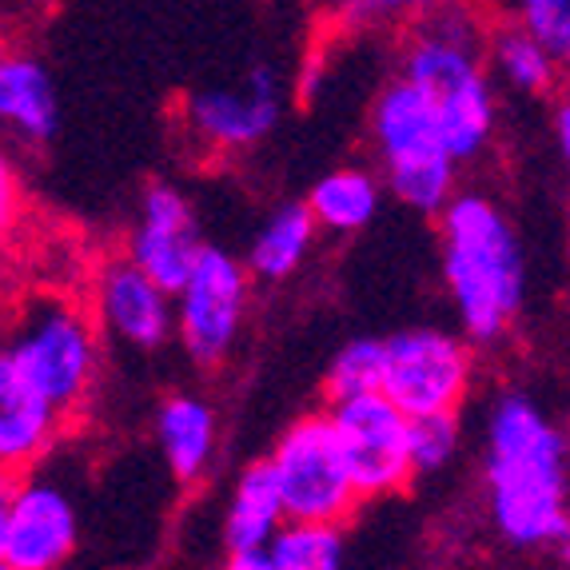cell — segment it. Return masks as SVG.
<instances>
[{"mask_svg":"<svg viewBox=\"0 0 570 570\" xmlns=\"http://www.w3.org/2000/svg\"><path fill=\"white\" fill-rule=\"evenodd\" d=\"M320 236L307 204H284L276 216L267 219L259 236L252 239V252H247L244 267L247 276L264 279V284H284L292 279L304 259L312 256V244Z\"/></svg>","mask_w":570,"mask_h":570,"instance_id":"cell-18","label":"cell"},{"mask_svg":"<svg viewBox=\"0 0 570 570\" xmlns=\"http://www.w3.org/2000/svg\"><path fill=\"white\" fill-rule=\"evenodd\" d=\"M92 320L124 347L156 352L171 340V295L128 256H116L96 272Z\"/></svg>","mask_w":570,"mask_h":570,"instance_id":"cell-12","label":"cell"},{"mask_svg":"<svg viewBox=\"0 0 570 570\" xmlns=\"http://www.w3.org/2000/svg\"><path fill=\"white\" fill-rule=\"evenodd\" d=\"M20 208H24V196H20V180L17 168H12L9 153L0 148V244L17 232L20 224Z\"/></svg>","mask_w":570,"mask_h":570,"instance_id":"cell-26","label":"cell"},{"mask_svg":"<svg viewBox=\"0 0 570 570\" xmlns=\"http://www.w3.org/2000/svg\"><path fill=\"white\" fill-rule=\"evenodd\" d=\"M276 475L284 519H312V523H347L360 507L343 466L340 443L327 423V411L295 419L279 435L276 451L267 455Z\"/></svg>","mask_w":570,"mask_h":570,"instance_id":"cell-7","label":"cell"},{"mask_svg":"<svg viewBox=\"0 0 570 570\" xmlns=\"http://www.w3.org/2000/svg\"><path fill=\"white\" fill-rule=\"evenodd\" d=\"M435 219L443 284L463 340L479 347L503 343L527 304V252L511 216L487 191L455 188Z\"/></svg>","mask_w":570,"mask_h":570,"instance_id":"cell-3","label":"cell"},{"mask_svg":"<svg viewBox=\"0 0 570 570\" xmlns=\"http://www.w3.org/2000/svg\"><path fill=\"white\" fill-rule=\"evenodd\" d=\"M411 24L400 77L428 96L451 160H479L499 128V100L487 72L491 24L475 0H431Z\"/></svg>","mask_w":570,"mask_h":570,"instance_id":"cell-2","label":"cell"},{"mask_svg":"<svg viewBox=\"0 0 570 570\" xmlns=\"http://www.w3.org/2000/svg\"><path fill=\"white\" fill-rule=\"evenodd\" d=\"M0 124L29 144H48L60 128L52 77L29 52H0Z\"/></svg>","mask_w":570,"mask_h":570,"instance_id":"cell-15","label":"cell"},{"mask_svg":"<svg viewBox=\"0 0 570 570\" xmlns=\"http://www.w3.org/2000/svg\"><path fill=\"white\" fill-rule=\"evenodd\" d=\"M554 144H559V153H570V108L559 105L554 108Z\"/></svg>","mask_w":570,"mask_h":570,"instance_id":"cell-29","label":"cell"},{"mask_svg":"<svg viewBox=\"0 0 570 570\" xmlns=\"http://www.w3.org/2000/svg\"><path fill=\"white\" fill-rule=\"evenodd\" d=\"M514 24L527 29L551 57L570 52V0H514Z\"/></svg>","mask_w":570,"mask_h":570,"instance_id":"cell-24","label":"cell"},{"mask_svg":"<svg viewBox=\"0 0 570 570\" xmlns=\"http://www.w3.org/2000/svg\"><path fill=\"white\" fill-rule=\"evenodd\" d=\"M327 423L335 431L343 466H347L360 503L407 491L415 479L407 459V415L383 391L332 400Z\"/></svg>","mask_w":570,"mask_h":570,"instance_id":"cell-9","label":"cell"},{"mask_svg":"<svg viewBox=\"0 0 570 570\" xmlns=\"http://www.w3.org/2000/svg\"><path fill=\"white\" fill-rule=\"evenodd\" d=\"M12 483H17V475L0 471V570H4V523H9V494H12Z\"/></svg>","mask_w":570,"mask_h":570,"instance_id":"cell-28","label":"cell"},{"mask_svg":"<svg viewBox=\"0 0 570 570\" xmlns=\"http://www.w3.org/2000/svg\"><path fill=\"white\" fill-rule=\"evenodd\" d=\"M204 239L188 196L171 184H153L144 191V208L136 232L128 236V259L164 292H180L191 264L200 259Z\"/></svg>","mask_w":570,"mask_h":570,"instance_id":"cell-13","label":"cell"},{"mask_svg":"<svg viewBox=\"0 0 570 570\" xmlns=\"http://www.w3.org/2000/svg\"><path fill=\"white\" fill-rule=\"evenodd\" d=\"M156 443L180 483H200L216 459V411L200 395H168L156 407Z\"/></svg>","mask_w":570,"mask_h":570,"instance_id":"cell-16","label":"cell"},{"mask_svg":"<svg viewBox=\"0 0 570 570\" xmlns=\"http://www.w3.org/2000/svg\"><path fill=\"white\" fill-rule=\"evenodd\" d=\"M483 483L491 531L507 551L567 547V435L523 391H503L487 411Z\"/></svg>","mask_w":570,"mask_h":570,"instance_id":"cell-1","label":"cell"},{"mask_svg":"<svg viewBox=\"0 0 570 570\" xmlns=\"http://www.w3.org/2000/svg\"><path fill=\"white\" fill-rule=\"evenodd\" d=\"M383 383V340H352L340 347L324 375L327 400H347L363 391H380Z\"/></svg>","mask_w":570,"mask_h":570,"instance_id":"cell-23","label":"cell"},{"mask_svg":"<svg viewBox=\"0 0 570 570\" xmlns=\"http://www.w3.org/2000/svg\"><path fill=\"white\" fill-rule=\"evenodd\" d=\"M80 514L65 487L40 475H17L4 523V570H57L77 554Z\"/></svg>","mask_w":570,"mask_h":570,"instance_id":"cell-11","label":"cell"},{"mask_svg":"<svg viewBox=\"0 0 570 570\" xmlns=\"http://www.w3.org/2000/svg\"><path fill=\"white\" fill-rule=\"evenodd\" d=\"M279 523H284V503H279L276 475H272L267 459H259L236 479L228 514H224V551H259L272 542Z\"/></svg>","mask_w":570,"mask_h":570,"instance_id":"cell-17","label":"cell"},{"mask_svg":"<svg viewBox=\"0 0 570 570\" xmlns=\"http://www.w3.org/2000/svg\"><path fill=\"white\" fill-rule=\"evenodd\" d=\"M252 276L244 259L204 244L180 292H171V335L196 367H219L244 327Z\"/></svg>","mask_w":570,"mask_h":570,"instance_id":"cell-6","label":"cell"},{"mask_svg":"<svg viewBox=\"0 0 570 570\" xmlns=\"http://www.w3.org/2000/svg\"><path fill=\"white\" fill-rule=\"evenodd\" d=\"M371 144L391 196L419 216H439L459 188V164L443 144L428 96L411 80H391L380 92L371 108Z\"/></svg>","mask_w":570,"mask_h":570,"instance_id":"cell-5","label":"cell"},{"mask_svg":"<svg viewBox=\"0 0 570 570\" xmlns=\"http://www.w3.org/2000/svg\"><path fill=\"white\" fill-rule=\"evenodd\" d=\"M475 380V355L463 335L443 327H407L383 340V383L403 415L459 411Z\"/></svg>","mask_w":570,"mask_h":570,"instance_id":"cell-8","label":"cell"},{"mask_svg":"<svg viewBox=\"0 0 570 570\" xmlns=\"http://www.w3.org/2000/svg\"><path fill=\"white\" fill-rule=\"evenodd\" d=\"M228 567L232 570H272V559H267V547H259V551L228 554Z\"/></svg>","mask_w":570,"mask_h":570,"instance_id":"cell-27","label":"cell"},{"mask_svg":"<svg viewBox=\"0 0 570 570\" xmlns=\"http://www.w3.org/2000/svg\"><path fill=\"white\" fill-rule=\"evenodd\" d=\"M463 448V423L459 411H431V415H407V459L411 475H439L459 459Z\"/></svg>","mask_w":570,"mask_h":570,"instance_id":"cell-22","label":"cell"},{"mask_svg":"<svg viewBox=\"0 0 570 570\" xmlns=\"http://www.w3.org/2000/svg\"><path fill=\"white\" fill-rule=\"evenodd\" d=\"M487 60H491L494 77L523 96H547L559 85V72H562V60L551 57V52H547L527 29H519L514 20L487 32Z\"/></svg>","mask_w":570,"mask_h":570,"instance_id":"cell-20","label":"cell"},{"mask_svg":"<svg viewBox=\"0 0 570 570\" xmlns=\"http://www.w3.org/2000/svg\"><path fill=\"white\" fill-rule=\"evenodd\" d=\"M65 415L29 383V375L0 347V471L24 475L52 451Z\"/></svg>","mask_w":570,"mask_h":570,"instance_id":"cell-14","label":"cell"},{"mask_svg":"<svg viewBox=\"0 0 570 570\" xmlns=\"http://www.w3.org/2000/svg\"><path fill=\"white\" fill-rule=\"evenodd\" d=\"M279 116H284V85L272 65L252 68L239 85L200 88L184 100L188 136L212 153L256 148L276 132Z\"/></svg>","mask_w":570,"mask_h":570,"instance_id":"cell-10","label":"cell"},{"mask_svg":"<svg viewBox=\"0 0 570 570\" xmlns=\"http://www.w3.org/2000/svg\"><path fill=\"white\" fill-rule=\"evenodd\" d=\"M0 347L65 419L92 400L100 375V327L77 299L29 295L0 332Z\"/></svg>","mask_w":570,"mask_h":570,"instance_id":"cell-4","label":"cell"},{"mask_svg":"<svg viewBox=\"0 0 570 570\" xmlns=\"http://www.w3.org/2000/svg\"><path fill=\"white\" fill-rule=\"evenodd\" d=\"M272 570H335L347 559L343 523H312V519H284L267 542Z\"/></svg>","mask_w":570,"mask_h":570,"instance_id":"cell-21","label":"cell"},{"mask_svg":"<svg viewBox=\"0 0 570 570\" xmlns=\"http://www.w3.org/2000/svg\"><path fill=\"white\" fill-rule=\"evenodd\" d=\"M380 200V176H371L367 168H335L324 180H315L312 196H307V212H312L315 228L352 236V232H363L375 219Z\"/></svg>","mask_w":570,"mask_h":570,"instance_id":"cell-19","label":"cell"},{"mask_svg":"<svg viewBox=\"0 0 570 570\" xmlns=\"http://www.w3.org/2000/svg\"><path fill=\"white\" fill-rule=\"evenodd\" d=\"M335 4L355 29H387V24L415 20L431 0H335Z\"/></svg>","mask_w":570,"mask_h":570,"instance_id":"cell-25","label":"cell"}]
</instances>
